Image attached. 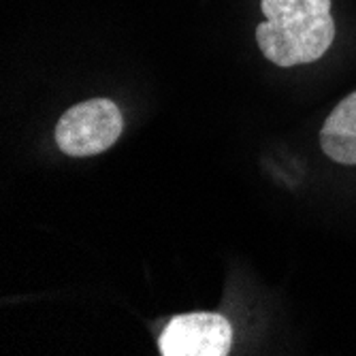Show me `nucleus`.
Masks as SVG:
<instances>
[{"instance_id": "4", "label": "nucleus", "mask_w": 356, "mask_h": 356, "mask_svg": "<svg viewBox=\"0 0 356 356\" xmlns=\"http://www.w3.org/2000/svg\"><path fill=\"white\" fill-rule=\"evenodd\" d=\"M320 147L339 165H356V92L346 96L322 124Z\"/></svg>"}, {"instance_id": "2", "label": "nucleus", "mask_w": 356, "mask_h": 356, "mask_svg": "<svg viewBox=\"0 0 356 356\" xmlns=\"http://www.w3.org/2000/svg\"><path fill=\"white\" fill-rule=\"evenodd\" d=\"M124 118L109 99H90L64 111L56 124L60 152L75 158L107 152L122 135Z\"/></svg>"}, {"instance_id": "1", "label": "nucleus", "mask_w": 356, "mask_h": 356, "mask_svg": "<svg viewBox=\"0 0 356 356\" xmlns=\"http://www.w3.org/2000/svg\"><path fill=\"white\" fill-rule=\"evenodd\" d=\"M265 22L256 43L275 67L288 69L320 60L335 41L331 0H261Z\"/></svg>"}, {"instance_id": "3", "label": "nucleus", "mask_w": 356, "mask_h": 356, "mask_svg": "<svg viewBox=\"0 0 356 356\" xmlns=\"http://www.w3.org/2000/svg\"><path fill=\"white\" fill-rule=\"evenodd\" d=\"M231 346V322L211 312L175 316L158 337V350L163 356H226Z\"/></svg>"}]
</instances>
